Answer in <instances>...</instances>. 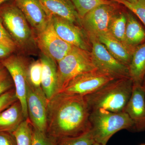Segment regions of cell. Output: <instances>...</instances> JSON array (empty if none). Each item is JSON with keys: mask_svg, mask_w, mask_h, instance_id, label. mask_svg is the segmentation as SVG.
Segmentation results:
<instances>
[{"mask_svg": "<svg viewBox=\"0 0 145 145\" xmlns=\"http://www.w3.org/2000/svg\"><path fill=\"white\" fill-rule=\"evenodd\" d=\"M90 114L84 96L64 92L56 93L48 103L47 135L55 142L85 133L91 128Z\"/></svg>", "mask_w": 145, "mask_h": 145, "instance_id": "1", "label": "cell"}, {"mask_svg": "<svg viewBox=\"0 0 145 145\" xmlns=\"http://www.w3.org/2000/svg\"><path fill=\"white\" fill-rule=\"evenodd\" d=\"M133 86V82L129 78L114 79L84 98L90 112L100 109L122 112L125 111L131 96Z\"/></svg>", "mask_w": 145, "mask_h": 145, "instance_id": "2", "label": "cell"}, {"mask_svg": "<svg viewBox=\"0 0 145 145\" xmlns=\"http://www.w3.org/2000/svg\"><path fill=\"white\" fill-rule=\"evenodd\" d=\"M0 18L4 27L22 53L35 55L38 48L33 29L15 4L0 6Z\"/></svg>", "mask_w": 145, "mask_h": 145, "instance_id": "3", "label": "cell"}, {"mask_svg": "<svg viewBox=\"0 0 145 145\" xmlns=\"http://www.w3.org/2000/svg\"><path fill=\"white\" fill-rule=\"evenodd\" d=\"M89 121L91 133L96 142L106 145L115 133L134 127V122L125 112H113L104 109L91 111Z\"/></svg>", "mask_w": 145, "mask_h": 145, "instance_id": "4", "label": "cell"}, {"mask_svg": "<svg viewBox=\"0 0 145 145\" xmlns=\"http://www.w3.org/2000/svg\"><path fill=\"white\" fill-rule=\"evenodd\" d=\"M57 65L56 93L62 91L69 82L78 75L97 69L91 52L75 46Z\"/></svg>", "mask_w": 145, "mask_h": 145, "instance_id": "5", "label": "cell"}, {"mask_svg": "<svg viewBox=\"0 0 145 145\" xmlns=\"http://www.w3.org/2000/svg\"><path fill=\"white\" fill-rule=\"evenodd\" d=\"M0 62L12 78L16 96L22 106L24 114L28 119L26 103L27 86L29 82L28 69L30 63L22 55L11 54Z\"/></svg>", "mask_w": 145, "mask_h": 145, "instance_id": "6", "label": "cell"}, {"mask_svg": "<svg viewBox=\"0 0 145 145\" xmlns=\"http://www.w3.org/2000/svg\"><path fill=\"white\" fill-rule=\"evenodd\" d=\"M88 36L91 57L97 70L115 79L129 78L128 67L116 59L96 36Z\"/></svg>", "mask_w": 145, "mask_h": 145, "instance_id": "7", "label": "cell"}, {"mask_svg": "<svg viewBox=\"0 0 145 145\" xmlns=\"http://www.w3.org/2000/svg\"><path fill=\"white\" fill-rule=\"evenodd\" d=\"M118 3L97 7L88 13L81 20L82 27L88 36H97L108 34L110 23L118 12Z\"/></svg>", "mask_w": 145, "mask_h": 145, "instance_id": "8", "label": "cell"}, {"mask_svg": "<svg viewBox=\"0 0 145 145\" xmlns=\"http://www.w3.org/2000/svg\"><path fill=\"white\" fill-rule=\"evenodd\" d=\"M35 35L38 49L42 54L52 59L57 63L70 52L73 46L57 35L50 19L46 27Z\"/></svg>", "mask_w": 145, "mask_h": 145, "instance_id": "9", "label": "cell"}, {"mask_svg": "<svg viewBox=\"0 0 145 145\" xmlns=\"http://www.w3.org/2000/svg\"><path fill=\"white\" fill-rule=\"evenodd\" d=\"M48 99L41 87H35L29 82L27 86L26 103L28 119L32 127L46 133Z\"/></svg>", "mask_w": 145, "mask_h": 145, "instance_id": "10", "label": "cell"}, {"mask_svg": "<svg viewBox=\"0 0 145 145\" xmlns=\"http://www.w3.org/2000/svg\"><path fill=\"white\" fill-rule=\"evenodd\" d=\"M115 78L99 70L84 72L73 78L61 92L85 96L95 92Z\"/></svg>", "mask_w": 145, "mask_h": 145, "instance_id": "11", "label": "cell"}, {"mask_svg": "<svg viewBox=\"0 0 145 145\" xmlns=\"http://www.w3.org/2000/svg\"><path fill=\"white\" fill-rule=\"evenodd\" d=\"M50 19L56 33L63 40L73 46L91 52L90 40L82 27L55 15L50 16Z\"/></svg>", "mask_w": 145, "mask_h": 145, "instance_id": "12", "label": "cell"}, {"mask_svg": "<svg viewBox=\"0 0 145 145\" xmlns=\"http://www.w3.org/2000/svg\"><path fill=\"white\" fill-rule=\"evenodd\" d=\"M33 29L34 34L46 27L50 19L39 0H14Z\"/></svg>", "mask_w": 145, "mask_h": 145, "instance_id": "13", "label": "cell"}, {"mask_svg": "<svg viewBox=\"0 0 145 145\" xmlns=\"http://www.w3.org/2000/svg\"><path fill=\"white\" fill-rule=\"evenodd\" d=\"M125 112L134 122L138 131L145 129V90L142 85L133 84L132 93Z\"/></svg>", "mask_w": 145, "mask_h": 145, "instance_id": "14", "label": "cell"}, {"mask_svg": "<svg viewBox=\"0 0 145 145\" xmlns=\"http://www.w3.org/2000/svg\"><path fill=\"white\" fill-rule=\"evenodd\" d=\"M49 16H59L82 27L81 20L71 0H39Z\"/></svg>", "mask_w": 145, "mask_h": 145, "instance_id": "15", "label": "cell"}, {"mask_svg": "<svg viewBox=\"0 0 145 145\" xmlns=\"http://www.w3.org/2000/svg\"><path fill=\"white\" fill-rule=\"evenodd\" d=\"M96 37L116 59L129 67L136 47L127 45L108 34L99 35Z\"/></svg>", "mask_w": 145, "mask_h": 145, "instance_id": "16", "label": "cell"}, {"mask_svg": "<svg viewBox=\"0 0 145 145\" xmlns=\"http://www.w3.org/2000/svg\"><path fill=\"white\" fill-rule=\"evenodd\" d=\"M40 59L42 65L41 87L49 100L56 93L57 63L54 60L42 53Z\"/></svg>", "mask_w": 145, "mask_h": 145, "instance_id": "17", "label": "cell"}, {"mask_svg": "<svg viewBox=\"0 0 145 145\" xmlns=\"http://www.w3.org/2000/svg\"><path fill=\"white\" fill-rule=\"evenodd\" d=\"M26 119L22 104L18 100L0 112V131L13 133Z\"/></svg>", "mask_w": 145, "mask_h": 145, "instance_id": "18", "label": "cell"}, {"mask_svg": "<svg viewBox=\"0 0 145 145\" xmlns=\"http://www.w3.org/2000/svg\"><path fill=\"white\" fill-rule=\"evenodd\" d=\"M128 68L133 84H142L145 76V42L136 47Z\"/></svg>", "mask_w": 145, "mask_h": 145, "instance_id": "19", "label": "cell"}, {"mask_svg": "<svg viewBox=\"0 0 145 145\" xmlns=\"http://www.w3.org/2000/svg\"><path fill=\"white\" fill-rule=\"evenodd\" d=\"M126 27L124 43L129 46L137 47L145 41V31L131 13H127Z\"/></svg>", "mask_w": 145, "mask_h": 145, "instance_id": "20", "label": "cell"}, {"mask_svg": "<svg viewBox=\"0 0 145 145\" xmlns=\"http://www.w3.org/2000/svg\"><path fill=\"white\" fill-rule=\"evenodd\" d=\"M127 21V13L118 12L112 19L108 29V34L124 43Z\"/></svg>", "mask_w": 145, "mask_h": 145, "instance_id": "21", "label": "cell"}, {"mask_svg": "<svg viewBox=\"0 0 145 145\" xmlns=\"http://www.w3.org/2000/svg\"><path fill=\"white\" fill-rule=\"evenodd\" d=\"M75 7L81 20L94 8L103 4L114 2L113 0H71Z\"/></svg>", "mask_w": 145, "mask_h": 145, "instance_id": "22", "label": "cell"}, {"mask_svg": "<svg viewBox=\"0 0 145 145\" xmlns=\"http://www.w3.org/2000/svg\"><path fill=\"white\" fill-rule=\"evenodd\" d=\"M33 127L29 119L25 120L13 133L17 145H32Z\"/></svg>", "mask_w": 145, "mask_h": 145, "instance_id": "23", "label": "cell"}, {"mask_svg": "<svg viewBox=\"0 0 145 145\" xmlns=\"http://www.w3.org/2000/svg\"><path fill=\"white\" fill-rule=\"evenodd\" d=\"M95 142L90 130L79 136L59 139L55 141V145H92Z\"/></svg>", "mask_w": 145, "mask_h": 145, "instance_id": "24", "label": "cell"}, {"mask_svg": "<svg viewBox=\"0 0 145 145\" xmlns=\"http://www.w3.org/2000/svg\"><path fill=\"white\" fill-rule=\"evenodd\" d=\"M42 65L40 59L31 62L28 69L29 82L35 87H40L41 84Z\"/></svg>", "mask_w": 145, "mask_h": 145, "instance_id": "25", "label": "cell"}, {"mask_svg": "<svg viewBox=\"0 0 145 145\" xmlns=\"http://www.w3.org/2000/svg\"><path fill=\"white\" fill-rule=\"evenodd\" d=\"M118 4L124 6L135 14L145 25V0H138L134 4L130 3L125 0H113Z\"/></svg>", "mask_w": 145, "mask_h": 145, "instance_id": "26", "label": "cell"}, {"mask_svg": "<svg viewBox=\"0 0 145 145\" xmlns=\"http://www.w3.org/2000/svg\"><path fill=\"white\" fill-rule=\"evenodd\" d=\"M14 88L0 95V112L18 101Z\"/></svg>", "mask_w": 145, "mask_h": 145, "instance_id": "27", "label": "cell"}, {"mask_svg": "<svg viewBox=\"0 0 145 145\" xmlns=\"http://www.w3.org/2000/svg\"><path fill=\"white\" fill-rule=\"evenodd\" d=\"M32 145H55V142L46 133L42 132L33 127Z\"/></svg>", "mask_w": 145, "mask_h": 145, "instance_id": "28", "label": "cell"}, {"mask_svg": "<svg viewBox=\"0 0 145 145\" xmlns=\"http://www.w3.org/2000/svg\"><path fill=\"white\" fill-rule=\"evenodd\" d=\"M0 44L8 47L14 51L17 50L15 43L3 25L0 18Z\"/></svg>", "mask_w": 145, "mask_h": 145, "instance_id": "29", "label": "cell"}, {"mask_svg": "<svg viewBox=\"0 0 145 145\" xmlns=\"http://www.w3.org/2000/svg\"><path fill=\"white\" fill-rule=\"evenodd\" d=\"M0 145H17L13 133L0 131Z\"/></svg>", "mask_w": 145, "mask_h": 145, "instance_id": "30", "label": "cell"}, {"mask_svg": "<svg viewBox=\"0 0 145 145\" xmlns=\"http://www.w3.org/2000/svg\"><path fill=\"white\" fill-rule=\"evenodd\" d=\"M14 87L13 80L10 78L0 82V95Z\"/></svg>", "mask_w": 145, "mask_h": 145, "instance_id": "31", "label": "cell"}, {"mask_svg": "<svg viewBox=\"0 0 145 145\" xmlns=\"http://www.w3.org/2000/svg\"><path fill=\"white\" fill-rule=\"evenodd\" d=\"M15 52L8 47L0 44V61L7 58Z\"/></svg>", "mask_w": 145, "mask_h": 145, "instance_id": "32", "label": "cell"}, {"mask_svg": "<svg viewBox=\"0 0 145 145\" xmlns=\"http://www.w3.org/2000/svg\"><path fill=\"white\" fill-rule=\"evenodd\" d=\"M8 74L6 69L0 62V82L9 78Z\"/></svg>", "mask_w": 145, "mask_h": 145, "instance_id": "33", "label": "cell"}, {"mask_svg": "<svg viewBox=\"0 0 145 145\" xmlns=\"http://www.w3.org/2000/svg\"><path fill=\"white\" fill-rule=\"evenodd\" d=\"M125 1L130 3L134 4L137 3L138 0H125Z\"/></svg>", "mask_w": 145, "mask_h": 145, "instance_id": "34", "label": "cell"}, {"mask_svg": "<svg viewBox=\"0 0 145 145\" xmlns=\"http://www.w3.org/2000/svg\"><path fill=\"white\" fill-rule=\"evenodd\" d=\"M7 1V0H0V6L1 5L4 3L5 2Z\"/></svg>", "mask_w": 145, "mask_h": 145, "instance_id": "35", "label": "cell"}, {"mask_svg": "<svg viewBox=\"0 0 145 145\" xmlns=\"http://www.w3.org/2000/svg\"><path fill=\"white\" fill-rule=\"evenodd\" d=\"M142 86L143 88L145 90V76L144 79V81H143L142 84Z\"/></svg>", "mask_w": 145, "mask_h": 145, "instance_id": "36", "label": "cell"}, {"mask_svg": "<svg viewBox=\"0 0 145 145\" xmlns=\"http://www.w3.org/2000/svg\"><path fill=\"white\" fill-rule=\"evenodd\" d=\"M92 145H101L100 144H99V143H98L97 142H95V143H94V144H93Z\"/></svg>", "mask_w": 145, "mask_h": 145, "instance_id": "37", "label": "cell"}, {"mask_svg": "<svg viewBox=\"0 0 145 145\" xmlns=\"http://www.w3.org/2000/svg\"><path fill=\"white\" fill-rule=\"evenodd\" d=\"M145 145V144H142V145Z\"/></svg>", "mask_w": 145, "mask_h": 145, "instance_id": "38", "label": "cell"}]
</instances>
